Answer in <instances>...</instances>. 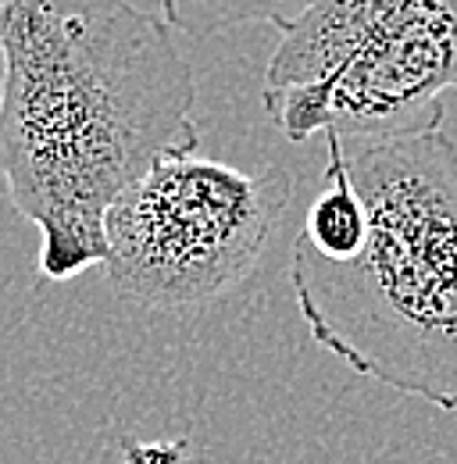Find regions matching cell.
<instances>
[{"instance_id":"1","label":"cell","mask_w":457,"mask_h":464,"mask_svg":"<svg viewBox=\"0 0 457 464\" xmlns=\"http://www.w3.org/2000/svg\"><path fill=\"white\" fill-rule=\"evenodd\" d=\"M197 79L165 14L132 0H11L0 14V179L40 229L44 283L108 257L112 204L197 154Z\"/></svg>"},{"instance_id":"2","label":"cell","mask_w":457,"mask_h":464,"mask_svg":"<svg viewBox=\"0 0 457 464\" xmlns=\"http://www.w3.org/2000/svg\"><path fill=\"white\" fill-rule=\"evenodd\" d=\"M343 147L368 226L346 257L293 239L300 318L357 375L457 414V143L433 129Z\"/></svg>"},{"instance_id":"3","label":"cell","mask_w":457,"mask_h":464,"mask_svg":"<svg viewBox=\"0 0 457 464\" xmlns=\"http://www.w3.org/2000/svg\"><path fill=\"white\" fill-rule=\"evenodd\" d=\"M457 0H315L283 29L261 101L286 140L343 143L443 129Z\"/></svg>"},{"instance_id":"4","label":"cell","mask_w":457,"mask_h":464,"mask_svg":"<svg viewBox=\"0 0 457 464\" xmlns=\"http://www.w3.org/2000/svg\"><path fill=\"white\" fill-rule=\"evenodd\" d=\"M293 200L283 165L243 172L197 154L158 161L104 218L112 290L151 311H186L250 279Z\"/></svg>"},{"instance_id":"5","label":"cell","mask_w":457,"mask_h":464,"mask_svg":"<svg viewBox=\"0 0 457 464\" xmlns=\"http://www.w3.org/2000/svg\"><path fill=\"white\" fill-rule=\"evenodd\" d=\"M315 0H161V14L171 29L186 33L190 40H211L226 29L239 25H276L283 33L286 25L311 7Z\"/></svg>"},{"instance_id":"6","label":"cell","mask_w":457,"mask_h":464,"mask_svg":"<svg viewBox=\"0 0 457 464\" xmlns=\"http://www.w3.org/2000/svg\"><path fill=\"white\" fill-rule=\"evenodd\" d=\"M122 461L125 464H186V447L190 440H171V443H122Z\"/></svg>"},{"instance_id":"7","label":"cell","mask_w":457,"mask_h":464,"mask_svg":"<svg viewBox=\"0 0 457 464\" xmlns=\"http://www.w3.org/2000/svg\"><path fill=\"white\" fill-rule=\"evenodd\" d=\"M7 4H11V0H0V14H4V7H7Z\"/></svg>"}]
</instances>
